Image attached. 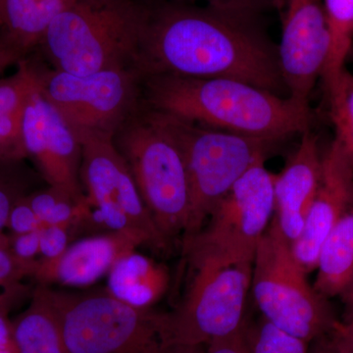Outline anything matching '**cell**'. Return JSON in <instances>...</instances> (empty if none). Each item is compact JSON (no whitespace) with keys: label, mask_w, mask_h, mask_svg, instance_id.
Listing matches in <instances>:
<instances>
[{"label":"cell","mask_w":353,"mask_h":353,"mask_svg":"<svg viewBox=\"0 0 353 353\" xmlns=\"http://www.w3.org/2000/svg\"><path fill=\"white\" fill-rule=\"evenodd\" d=\"M134 69L141 78L173 75L236 79L288 94L274 44L253 3L148 2Z\"/></svg>","instance_id":"1"},{"label":"cell","mask_w":353,"mask_h":353,"mask_svg":"<svg viewBox=\"0 0 353 353\" xmlns=\"http://www.w3.org/2000/svg\"><path fill=\"white\" fill-rule=\"evenodd\" d=\"M143 101L159 112L241 136L279 141L309 130V105L228 78H141Z\"/></svg>","instance_id":"2"},{"label":"cell","mask_w":353,"mask_h":353,"mask_svg":"<svg viewBox=\"0 0 353 353\" xmlns=\"http://www.w3.org/2000/svg\"><path fill=\"white\" fill-rule=\"evenodd\" d=\"M148 7L145 0H76L48 26L36 50L50 68L75 76L134 69Z\"/></svg>","instance_id":"3"},{"label":"cell","mask_w":353,"mask_h":353,"mask_svg":"<svg viewBox=\"0 0 353 353\" xmlns=\"http://www.w3.org/2000/svg\"><path fill=\"white\" fill-rule=\"evenodd\" d=\"M141 199L165 240L183 236L190 212L189 174L182 148L165 116L141 102L113 136Z\"/></svg>","instance_id":"4"},{"label":"cell","mask_w":353,"mask_h":353,"mask_svg":"<svg viewBox=\"0 0 353 353\" xmlns=\"http://www.w3.org/2000/svg\"><path fill=\"white\" fill-rule=\"evenodd\" d=\"M306 276L272 219L253 259L250 290L264 319L309 343L331 334L338 321Z\"/></svg>","instance_id":"5"},{"label":"cell","mask_w":353,"mask_h":353,"mask_svg":"<svg viewBox=\"0 0 353 353\" xmlns=\"http://www.w3.org/2000/svg\"><path fill=\"white\" fill-rule=\"evenodd\" d=\"M260 158L213 209L208 224L183 241L192 270L252 262L274 214L275 176Z\"/></svg>","instance_id":"6"},{"label":"cell","mask_w":353,"mask_h":353,"mask_svg":"<svg viewBox=\"0 0 353 353\" xmlns=\"http://www.w3.org/2000/svg\"><path fill=\"white\" fill-rule=\"evenodd\" d=\"M192 271L180 305L158 314L165 352L201 348L245 328V305L252 287V262Z\"/></svg>","instance_id":"7"},{"label":"cell","mask_w":353,"mask_h":353,"mask_svg":"<svg viewBox=\"0 0 353 353\" xmlns=\"http://www.w3.org/2000/svg\"><path fill=\"white\" fill-rule=\"evenodd\" d=\"M162 114L182 148L189 174L190 212L185 241L201 231L218 202L275 143Z\"/></svg>","instance_id":"8"},{"label":"cell","mask_w":353,"mask_h":353,"mask_svg":"<svg viewBox=\"0 0 353 353\" xmlns=\"http://www.w3.org/2000/svg\"><path fill=\"white\" fill-rule=\"evenodd\" d=\"M48 292L67 353H166L158 313L132 307L108 292L69 294L50 288Z\"/></svg>","instance_id":"9"},{"label":"cell","mask_w":353,"mask_h":353,"mask_svg":"<svg viewBox=\"0 0 353 353\" xmlns=\"http://www.w3.org/2000/svg\"><path fill=\"white\" fill-rule=\"evenodd\" d=\"M79 139L81 183L90 204V221L132 236L141 245L168 252L171 245L155 226L113 137L85 134Z\"/></svg>","instance_id":"10"},{"label":"cell","mask_w":353,"mask_h":353,"mask_svg":"<svg viewBox=\"0 0 353 353\" xmlns=\"http://www.w3.org/2000/svg\"><path fill=\"white\" fill-rule=\"evenodd\" d=\"M39 90L75 132L113 137L143 102L141 78L134 69L75 76L41 61Z\"/></svg>","instance_id":"11"},{"label":"cell","mask_w":353,"mask_h":353,"mask_svg":"<svg viewBox=\"0 0 353 353\" xmlns=\"http://www.w3.org/2000/svg\"><path fill=\"white\" fill-rule=\"evenodd\" d=\"M282 37L278 46L281 73L288 97L308 105L322 78L331 48V34L323 0H281Z\"/></svg>","instance_id":"12"},{"label":"cell","mask_w":353,"mask_h":353,"mask_svg":"<svg viewBox=\"0 0 353 353\" xmlns=\"http://www.w3.org/2000/svg\"><path fill=\"white\" fill-rule=\"evenodd\" d=\"M21 138L26 157L48 185L78 199L85 196L81 183L82 143L39 88L26 105Z\"/></svg>","instance_id":"13"},{"label":"cell","mask_w":353,"mask_h":353,"mask_svg":"<svg viewBox=\"0 0 353 353\" xmlns=\"http://www.w3.org/2000/svg\"><path fill=\"white\" fill-rule=\"evenodd\" d=\"M352 206L353 164L334 141L322 155L321 178L303 231L290 245L306 273L315 270L325 239Z\"/></svg>","instance_id":"14"},{"label":"cell","mask_w":353,"mask_h":353,"mask_svg":"<svg viewBox=\"0 0 353 353\" xmlns=\"http://www.w3.org/2000/svg\"><path fill=\"white\" fill-rule=\"evenodd\" d=\"M139 246L138 241L118 232L88 236L70 245L57 259H39L32 278L38 285L88 287L108 275L120 257Z\"/></svg>","instance_id":"15"},{"label":"cell","mask_w":353,"mask_h":353,"mask_svg":"<svg viewBox=\"0 0 353 353\" xmlns=\"http://www.w3.org/2000/svg\"><path fill=\"white\" fill-rule=\"evenodd\" d=\"M322 155L317 137L307 130L274 183V220L290 245L303 231L321 178Z\"/></svg>","instance_id":"16"},{"label":"cell","mask_w":353,"mask_h":353,"mask_svg":"<svg viewBox=\"0 0 353 353\" xmlns=\"http://www.w3.org/2000/svg\"><path fill=\"white\" fill-rule=\"evenodd\" d=\"M170 273L164 264L134 252L123 255L108 274V292L132 307L150 310L166 294Z\"/></svg>","instance_id":"17"},{"label":"cell","mask_w":353,"mask_h":353,"mask_svg":"<svg viewBox=\"0 0 353 353\" xmlns=\"http://www.w3.org/2000/svg\"><path fill=\"white\" fill-rule=\"evenodd\" d=\"M41 61L29 57L17 64L12 76L0 79V160L22 161L23 115L30 97L39 88Z\"/></svg>","instance_id":"18"},{"label":"cell","mask_w":353,"mask_h":353,"mask_svg":"<svg viewBox=\"0 0 353 353\" xmlns=\"http://www.w3.org/2000/svg\"><path fill=\"white\" fill-rule=\"evenodd\" d=\"M16 353H67L48 285H38L29 307L11 322Z\"/></svg>","instance_id":"19"},{"label":"cell","mask_w":353,"mask_h":353,"mask_svg":"<svg viewBox=\"0 0 353 353\" xmlns=\"http://www.w3.org/2000/svg\"><path fill=\"white\" fill-rule=\"evenodd\" d=\"M76 0H0V30L25 57L53 20Z\"/></svg>","instance_id":"20"},{"label":"cell","mask_w":353,"mask_h":353,"mask_svg":"<svg viewBox=\"0 0 353 353\" xmlns=\"http://www.w3.org/2000/svg\"><path fill=\"white\" fill-rule=\"evenodd\" d=\"M314 289L325 299L341 296L353 280V206L333 227L318 255Z\"/></svg>","instance_id":"21"},{"label":"cell","mask_w":353,"mask_h":353,"mask_svg":"<svg viewBox=\"0 0 353 353\" xmlns=\"http://www.w3.org/2000/svg\"><path fill=\"white\" fill-rule=\"evenodd\" d=\"M27 199L43 226L71 228L90 220V204L87 196L78 199L50 185L48 189L31 192Z\"/></svg>","instance_id":"22"},{"label":"cell","mask_w":353,"mask_h":353,"mask_svg":"<svg viewBox=\"0 0 353 353\" xmlns=\"http://www.w3.org/2000/svg\"><path fill=\"white\" fill-rule=\"evenodd\" d=\"M330 34L331 48L323 71L325 83L345 68L353 41V0H323Z\"/></svg>","instance_id":"23"},{"label":"cell","mask_w":353,"mask_h":353,"mask_svg":"<svg viewBox=\"0 0 353 353\" xmlns=\"http://www.w3.org/2000/svg\"><path fill=\"white\" fill-rule=\"evenodd\" d=\"M328 94L330 118L336 131L334 141L353 164V75L343 68L325 83Z\"/></svg>","instance_id":"24"},{"label":"cell","mask_w":353,"mask_h":353,"mask_svg":"<svg viewBox=\"0 0 353 353\" xmlns=\"http://www.w3.org/2000/svg\"><path fill=\"white\" fill-rule=\"evenodd\" d=\"M246 343L250 353H308L309 343L285 333L267 321L248 324L245 328Z\"/></svg>","instance_id":"25"},{"label":"cell","mask_w":353,"mask_h":353,"mask_svg":"<svg viewBox=\"0 0 353 353\" xmlns=\"http://www.w3.org/2000/svg\"><path fill=\"white\" fill-rule=\"evenodd\" d=\"M34 264H26L16 259L9 250L8 236L0 234V305L10 306L11 301L22 292L23 281L32 278Z\"/></svg>","instance_id":"26"},{"label":"cell","mask_w":353,"mask_h":353,"mask_svg":"<svg viewBox=\"0 0 353 353\" xmlns=\"http://www.w3.org/2000/svg\"><path fill=\"white\" fill-rule=\"evenodd\" d=\"M20 163L21 161L0 160V234L6 228L7 219L14 204L29 194Z\"/></svg>","instance_id":"27"},{"label":"cell","mask_w":353,"mask_h":353,"mask_svg":"<svg viewBox=\"0 0 353 353\" xmlns=\"http://www.w3.org/2000/svg\"><path fill=\"white\" fill-rule=\"evenodd\" d=\"M27 196H23L16 202L9 213L6 228L12 232V234L31 233L43 227L30 205Z\"/></svg>","instance_id":"28"},{"label":"cell","mask_w":353,"mask_h":353,"mask_svg":"<svg viewBox=\"0 0 353 353\" xmlns=\"http://www.w3.org/2000/svg\"><path fill=\"white\" fill-rule=\"evenodd\" d=\"M70 228L64 226H43L41 230V250L39 259H57L67 250L69 243Z\"/></svg>","instance_id":"29"},{"label":"cell","mask_w":353,"mask_h":353,"mask_svg":"<svg viewBox=\"0 0 353 353\" xmlns=\"http://www.w3.org/2000/svg\"><path fill=\"white\" fill-rule=\"evenodd\" d=\"M41 230L9 236V250L16 259L26 264L36 263L41 250Z\"/></svg>","instance_id":"30"},{"label":"cell","mask_w":353,"mask_h":353,"mask_svg":"<svg viewBox=\"0 0 353 353\" xmlns=\"http://www.w3.org/2000/svg\"><path fill=\"white\" fill-rule=\"evenodd\" d=\"M245 328L233 336L206 345L204 350L203 347L192 348L181 350L179 353H250L245 341Z\"/></svg>","instance_id":"31"},{"label":"cell","mask_w":353,"mask_h":353,"mask_svg":"<svg viewBox=\"0 0 353 353\" xmlns=\"http://www.w3.org/2000/svg\"><path fill=\"white\" fill-rule=\"evenodd\" d=\"M22 52L8 39L3 32L0 30V75L4 70L13 64H18L21 60L25 59Z\"/></svg>","instance_id":"32"},{"label":"cell","mask_w":353,"mask_h":353,"mask_svg":"<svg viewBox=\"0 0 353 353\" xmlns=\"http://www.w3.org/2000/svg\"><path fill=\"white\" fill-rule=\"evenodd\" d=\"M345 353H353V321L336 322L329 334Z\"/></svg>","instance_id":"33"},{"label":"cell","mask_w":353,"mask_h":353,"mask_svg":"<svg viewBox=\"0 0 353 353\" xmlns=\"http://www.w3.org/2000/svg\"><path fill=\"white\" fill-rule=\"evenodd\" d=\"M0 348H13L14 350L11 321L8 319V307L1 305H0Z\"/></svg>","instance_id":"34"},{"label":"cell","mask_w":353,"mask_h":353,"mask_svg":"<svg viewBox=\"0 0 353 353\" xmlns=\"http://www.w3.org/2000/svg\"><path fill=\"white\" fill-rule=\"evenodd\" d=\"M314 341L313 347H309L308 353H345L332 340L329 334Z\"/></svg>","instance_id":"35"},{"label":"cell","mask_w":353,"mask_h":353,"mask_svg":"<svg viewBox=\"0 0 353 353\" xmlns=\"http://www.w3.org/2000/svg\"><path fill=\"white\" fill-rule=\"evenodd\" d=\"M341 297L345 304V316H347L345 321H353V280Z\"/></svg>","instance_id":"36"},{"label":"cell","mask_w":353,"mask_h":353,"mask_svg":"<svg viewBox=\"0 0 353 353\" xmlns=\"http://www.w3.org/2000/svg\"><path fill=\"white\" fill-rule=\"evenodd\" d=\"M148 2H157V1H181V2H194L199 1V0H145ZM208 3H253V0H204Z\"/></svg>","instance_id":"37"},{"label":"cell","mask_w":353,"mask_h":353,"mask_svg":"<svg viewBox=\"0 0 353 353\" xmlns=\"http://www.w3.org/2000/svg\"><path fill=\"white\" fill-rule=\"evenodd\" d=\"M0 353H16L13 348H0Z\"/></svg>","instance_id":"38"}]
</instances>
